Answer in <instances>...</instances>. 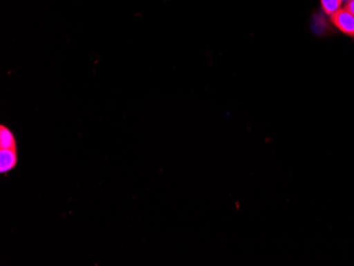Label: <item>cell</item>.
Listing matches in <instances>:
<instances>
[{"label": "cell", "mask_w": 354, "mask_h": 266, "mask_svg": "<svg viewBox=\"0 0 354 266\" xmlns=\"http://www.w3.org/2000/svg\"><path fill=\"white\" fill-rule=\"evenodd\" d=\"M331 21L344 35L354 37V15L345 8L332 14Z\"/></svg>", "instance_id": "obj_1"}, {"label": "cell", "mask_w": 354, "mask_h": 266, "mask_svg": "<svg viewBox=\"0 0 354 266\" xmlns=\"http://www.w3.org/2000/svg\"><path fill=\"white\" fill-rule=\"evenodd\" d=\"M17 149H0V174L7 175L17 166Z\"/></svg>", "instance_id": "obj_2"}, {"label": "cell", "mask_w": 354, "mask_h": 266, "mask_svg": "<svg viewBox=\"0 0 354 266\" xmlns=\"http://www.w3.org/2000/svg\"><path fill=\"white\" fill-rule=\"evenodd\" d=\"M0 149H17L14 133L6 125H0Z\"/></svg>", "instance_id": "obj_3"}, {"label": "cell", "mask_w": 354, "mask_h": 266, "mask_svg": "<svg viewBox=\"0 0 354 266\" xmlns=\"http://www.w3.org/2000/svg\"><path fill=\"white\" fill-rule=\"evenodd\" d=\"M320 3H322L324 11L329 17L342 9L341 0H320Z\"/></svg>", "instance_id": "obj_4"}, {"label": "cell", "mask_w": 354, "mask_h": 266, "mask_svg": "<svg viewBox=\"0 0 354 266\" xmlns=\"http://www.w3.org/2000/svg\"><path fill=\"white\" fill-rule=\"evenodd\" d=\"M344 8H345L346 10H348L350 13L353 14L354 15V0L349 1V3H348L347 5H346Z\"/></svg>", "instance_id": "obj_5"}, {"label": "cell", "mask_w": 354, "mask_h": 266, "mask_svg": "<svg viewBox=\"0 0 354 266\" xmlns=\"http://www.w3.org/2000/svg\"><path fill=\"white\" fill-rule=\"evenodd\" d=\"M341 1L342 5L346 6L348 3H349V1H351V0H341Z\"/></svg>", "instance_id": "obj_6"}]
</instances>
